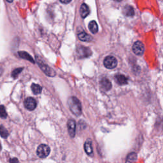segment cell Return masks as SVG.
<instances>
[{
  "instance_id": "1",
  "label": "cell",
  "mask_w": 163,
  "mask_h": 163,
  "mask_svg": "<svg viewBox=\"0 0 163 163\" xmlns=\"http://www.w3.org/2000/svg\"><path fill=\"white\" fill-rule=\"evenodd\" d=\"M68 103L72 113L76 116H80L82 114V105L78 98L74 96L69 98Z\"/></svg>"
},
{
  "instance_id": "2",
  "label": "cell",
  "mask_w": 163,
  "mask_h": 163,
  "mask_svg": "<svg viewBox=\"0 0 163 163\" xmlns=\"http://www.w3.org/2000/svg\"><path fill=\"white\" fill-rule=\"evenodd\" d=\"M36 61L38 64V66H40L41 70L44 71L45 73L49 76H54L55 75V71L49 67L47 64H45L44 61H42L41 58H40L38 56L36 57Z\"/></svg>"
},
{
  "instance_id": "3",
  "label": "cell",
  "mask_w": 163,
  "mask_h": 163,
  "mask_svg": "<svg viewBox=\"0 0 163 163\" xmlns=\"http://www.w3.org/2000/svg\"><path fill=\"white\" fill-rule=\"evenodd\" d=\"M76 54L79 58H85L91 56L92 52L87 47L83 45H79L76 49Z\"/></svg>"
},
{
  "instance_id": "4",
  "label": "cell",
  "mask_w": 163,
  "mask_h": 163,
  "mask_svg": "<svg viewBox=\"0 0 163 163\" xmlns=\"http://www.w3.org/2000/svg\"><path fill=\"white\" fill-rule=\"evenodd\" d=\"M50 152V148L48 145L45 144H41L38 146L36 151L38 156L40 158H45L49 155Z\"/></svg>"
},
{
  "instance_id": "5",
  "label": "cell",
  "mask_w": 163,
  "mask_h": 163,
  "mask_svg": "<svg viewBox=\"0 0 163 163\" xmlns=\"http://www.w3.org/2000/svg\"><path fill=\"white\" fill-rule=\"evenodd\" d=\"M117 65L116 58L111 55L107 56L104 60V66L108 69H114Z\"/></svg>"
},
{
  "instance_id": "6",
  "label": "cell",
  "mask_w": 163,
  "mask_h": 163,
  "mask_svg": "<svg viewBox=\"0 0 163 163\" xmlns=\"http://www.w3.org/2000/svg\"><path fill=\"white\" fill-rule=\"evenodd\" d=\"M132 51L133 52L137 55H141L144 53V45L140 41H136L132 45Z\"/></svg>"
},
{
  "instance_id": "7",
  "label": "cell",
  "mask_w": 163,
  "mask_h": 163,
  "mask_svg": "<svg viewBox=\"0 0 163 163\" xmlns=\"http://www.w3.org/2000/svg\"><path fill=\"white\" fill-rule=\"evenodd\" d=\"M24 106L28 110H34L36 107V101L33 98H27L24 101Z\"/></svg>"
},
{
  "instance_id": "8",
  "label": "cell",
  "mask_w": 163,
  "mask_h": 163,
  "mask_svg": "<svg viewBox=\"0 0 163 163\" xmlns=\"http://www.w3.org/2000/svg\"><path fill=\"white\" fill-rule=\"evenodd\" d=\"M68 132H69L70 136L71 138H73L75 135L76 130V122L73 119H70L67 123Z\"/></svg>"
},
{
  "instance_id": "9",
  "label": "cell",
  "mask_w": 163,
  "mask_h": 163,
  "mask_svg": "<svg viewBox=\"0 0 163 163\" xmlns=\"http://www.w3.org/2000/svg\"><path fill=\"white\" fill-rule=\"evenodd\" d=\"M111 87H112V85L108 79H103L100 81V87L103 91H108L111 89Z\"/></svg>"
},
{
  "instance_id": "10",
  "label": "cell",
  "mask_w": 163,
  "mask_h": 163,
  "mask_svg": "<svg viewBox=\"0 0 163 163\" xmlns=\"http://www.w3.org/2000/svg\"><path fill=\"white\" fill-rule=\"evenodd\" d=\"M84 149L85 152H86V154H87L89 156H92L93 151L92 147V141L91 140L89 139L85 141L84 144Z\"/></svg>"
},
{
  "instance_id": "11",
  "label": "cell",
  "mask_w": 163,
  "mask_h": 163,
  "mask_svg": "<svg viewBox=\"0 0 163 163\" xmlns=\"http://www.w3.org/2000/svg\"><path fill=\"white\" fill-rule=\"evenodd\" d=\"M80 12L81 17L82 18H85L89 14L90 9L89 7L85 3H83L80 7Z\"/></svg>"
},
{
  "instance_id": "12",
  "label": "cell",
  "mask_w": 163,
  "mask_h": 163,
  "mask_svg": "<svg viewBox=\"0 0 163 163\" xmlns=\"http://www.w3.org/2000/svg\"><path fill=\"white\" fill-rule=\"evenodd\" d=\"M115 80L119 85H126L127 84V78L123 75H117L115 76Z\"/></svg>"
},
{
  "instance_id": "13",
  "label": "cell",
  "mask_w": 163,
  "mask_h": 163,
  "mask_svg": "<svg viewBox=\"0 0 163 163\" xmlns=\"http://www.w3.org/2000/svg\"><path fill=\"white\" fill-rule=\"evenodd\" d=\"M19 55L20 56V57L26 59L28 61L31 62L32 63H35V61H34L33 58L30 55L28 52H24V51H20V52H18Z\"/></svg>"
},
{
  "instance_id": "14",
  "label": "cell",
  "mask_w": 163,
  "mask_h": 163,
  "mask_svg": "<svg viewBox=\"0 0 163 163\" xmlns=\"http://www.w3.org/2000/svg\"><path fill=\"white\" fill-rule=\"evenodd\" d=\"M78 37L82 41H91L92 40V37L85 32L80 33L78 35Z\"/></svg>"
},
{
  "instance_id": "15",
  "label": "cell",
  "mask_w": 163,
  "mask_h": 163,
  "mask_svg": "<svg viewBox=\"0 0 163 163\" xmlns=\"http://www.w3.org/2000/svg\"><path fill=\"white\" fill-rule=\"evenodd\" d=\"M137 160V154L135 152H131L128 154L126 163H135Z\"/></svg>"
},
{
  "instance_id": "16",
  "label": "cell",
  "mask_w": 163,
  "mask_h": 163,
  "mask_svg": "<svg viewBox=\"0 0 163 163\" xmlns=\"http://www.w3.org/2000/svg\"><path fill=\"white\" fill-rule=\"evenodd\" d=\"M89 29L91 32L93 34L97 33L98 31V26L96 21L92 20L91 22H90L89 24Z\"/></svg>"
},
{
  "instance_id": "17",
  "label": "cell",
  "mask_w": 163,
  "mask_h": 163,
  "mask_svg": "<svg viewBox=\"0 0 163 163\" xmlns=\"http://www.w3.org/2000/svg\"><path fill=\"white\" fill-rule=\"evenodd\" d=\"M124 13L126 16H133L135 14V10L131 6L127 5L124 8Z\"/></svg>"
},
{
  "instance_id": "18",
  "label": "cell",
  "mask_w": 163,
  "mask_h": 163,
  "mask_svg": "<svg viewBox=\"0 0 163 163\" xmlns=\"http://www.w3.org/2000/svg\"><path fill=\"white\" fill-rule=\"evenodd\" d=\"M31 89L33 92L35 94H39L41 92L42 88L39 85L36 84H33L31 85Z\"/></svg>"
},
{
  "instance_id": "19",
  "label": "cell",
  "mask_w": 163,
  "mask_h": 163,
  "mask_svg": "<svg viewBox=\"0 0 163 163\" xmlns=\"http://www.w3.org/2000/svg\"><path fill=\"white\" fill-rule=\"evenodd\" d=\"M8 135H9V133H8L7 129L3 126L0 125V136L3 138H7Z\"/></svg>"
},
{
  "instance_id": "20",
  "label": "cell",
  "mask_w": 163,
  "mask_h": 163,
  "mask_svg": "<svg viewBox=\"0 0 163 163\" xmlns=\"http://www.w3.org/2000/svg\"><path fill=\"white\" fill-rule=\"evenodd\" d=\"M7 115L5 107L3 105H0V117L2 119H6Z\"/></svg>"
},
{
  "instance_id": "21",
  "label": "cell",
  "mask_w": 163,
  "mask_h": 163,
  "mask_svg": "<svg viewBox=\"0 0 163 163\" xmlns=\"http://www.w3.org/2000/svg\"><path fill=\"white\" fill-rule=\"evenodd\" d=\"M24 68H16L14 71L12 72V76L14 79H16L17 77L18 76V75L23 70Z\"/></svg>"
},
{
  "instance_id": "22",
  "label": "cell",
  "mask_w": 163,
  "mask_h": 163,
  "mask_svg": "<svg viewBox=\"0 0 163 163\" xmlns=\"http://www.w3.org/2000/svg\"><path fill=\"white\" fill-rule=\"evenodd\" d=\"M10 163H20V162H19V161L17 158L14 157V158L10 159Z\"/></svg>"
},
{
  "instance_id": "23",
  "label": "cell",
  "mask_w": 163,
  "mask_h": 163,
  "mask_svg": "<svg viewBox=\"0 0 163 163\" xmlns=\"http://www.w3.org/2000/svg\"><path fill=\"white\" fill-rule=\"evenodd\" d=\"M60 1H61L62 3L64 4H68L71 1V0H59Z\"/></svg>"
},
{
  "instance_id": "24",
  "label": "cell",
  "mask_w": 163,
  "mask_h": 163,
  "mask_svg": "<svg viewBox=\"0 0 163 163\" xmlns=\"http://www.w3.org/2000/svg\"><path fill=\"white\" fill-rule=\"evenodd\" d=\"M3 68L1 66H0V76H1V75L3 74Z\"/></svg>"
},
{
  "instance_id": "25",
  "label": "cell",
  "mask_w": 163,
  "mask_h": 163,
  "mask_svg": "<svg viewBox=\"0 0 163 163\" xmlns=\"http://www.w3.org/2000/svg\"><path fill=\"white\" fill-rule=\"evenodd\" d=\"M13 1H14V0H7V1H8V3H12Z\"/></svg>"
},
{
  "instance_id": "26",
  "label": "cell",
  "mask_w": 163,
  "mask_h": 163,
  "mask_svg": "<svg viewBox=\"0 0 163 163\" xmlns=\"http://www.w3.org/2000/svg\"><path fill=\"white\" fill-rule=\"evenodd\" d=\"M1 149H2V147H1V143H0V151H1Z\"/></svg>"
},
{
  "instance_id": "27",
  "label": "cell",
  "mask_w": 163,
  "mask_h": 163,
  "mask_svg": "<svg viewBox=\"0 0 163 163\" xmlns=\"http://www.w3.org/2000/svg\"><path fill=\"white\" fill-rule=\"evenodd\" d=\"M115 1H117V2H120V1H121L122 0H114Z\"/></svg>"
}]
</instances>
